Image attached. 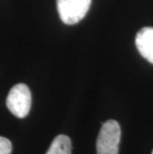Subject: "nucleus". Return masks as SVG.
Returning <instances> with one entry per match:
<instances>
[{
	"label": "nucleus",
	"mask_w": 153,
	"mask_h": 154,
	"mask_svg": "<svg viewBox=\"0 0 153 154\" xmlns=\"http://www.w3.org/2000/svg\"><path fill=\"white\" fill-rule=\"evenodd\" d=\"M135 45L142 57L153 64V28L140 29L135 37Z\"/></svg>",
	"instance_id": "nucleus-4"
},
{
	"label": "nucleus",
	"mask_w": 153,
	"mask_h": 154,
	"mask_svg": "<svg viewBox=\"0 0 153 154\" xmlns=\"http://www.w3.org/2000/svg\"><path fill=\"white\" fill-rule=\"evenodd\" d=\"M92 0H57V9L63 23L74 25L80 22L90 10Z\"/></svg>",
	"instance_id": "nucleus-3"
},
{
	"label": "nucleus",
	"mask_w": 153,
	"mask_h": 154,
	"mask_svg": "<svg viewBox=\"0 0 153 154\" xmlns=\"http://www.w3.org/2000/svg\"><path fill=\"white\" fill-rule=\"evenodd\" d=\"M46 154H72V141L70 137L65 134L56 136Z\"/></svg>",
	"instance_id": "nucleus-5"
},
{
	"label": "nucleus",
	"mask_w": 153,
	"mask_h": 154,
	"mask_svg": "<svg viewBox=\"0 0 153 154\" xmlns=\"http://www.w3.org/2000/svg\"><path fill=\"white\" fill-rule=\"evenodd\" d=\"M32 96L29 88L25 84H17L9 91L6 106L18 119H24L28 116L31 109Z\"/></svg>",
	"instance_id": "nucleus-2"
},
{
	"label": "nucleus",
	"mask_w": 153,
	"mask_h": 154,
	"mask_svg": "<svg viewBox=\"0 0 153 154\" xmlns=\"http://www.w3.org/2000/svg\"><path fill=\"white\" fill-rule=\"evenodd\" d=\"M12 144L10 140L0 136V154H11Z\"/></svg>",
	"instance_id": "nucleus-6"
},
{
	"label": "nucleus",
	"mask_w": 153,
	"mask_h": 154,
	"mask_svg": "<svg viewBox=\"0 0 153 154\" xmlns=\"http://www.w3.org/2000/svg\"><path fill=\"white\" fill-rule=\"evenodd\" d=\"M151 154H153V151H152V153H151Z\"/></svg>",
	"instance_id": "nucleus-7"
},
{
	"label": "nucleus",
	"mask_w": 153,
	"mask_h": 154,
	"mask_svg": "<svg viewBox=\"0 0 153 154\" xmlns=\"http://www.w3.org/2000/svg\"><path fill=\"white\" fill-rule=\"evenodd\" d=\"M121 129L116 120L103 123L96 139V154H118Z\"/></svg>",
	"instance_id": "nucleus-1"
}]
</instances>
